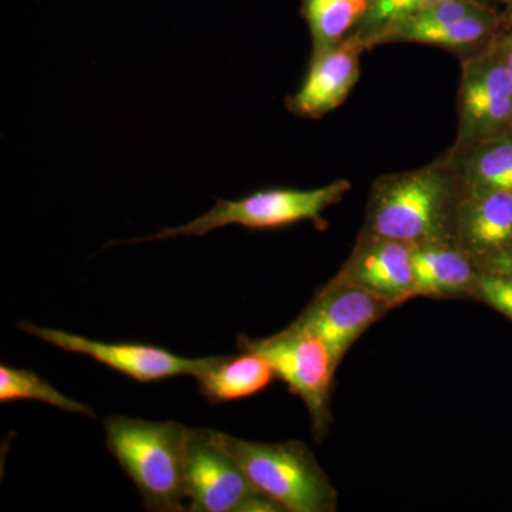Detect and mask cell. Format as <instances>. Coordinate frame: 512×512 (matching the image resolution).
Wrapping results in <instances>:
<instances>
[{
    "label": "cell",
    "mask_w": 512,
    "mask_h": 512,
    "mask_svg": "<svg viewBox=\"0 0 512 512\" xmlns=\"http://www.w3.org/2000/svg\"><path fill=\"white\" fill-rule=\"evenodd\" d=\"M466 184L453 160H443L404 173L377 178L367 202L360 235L404 244L454 241L457 208Z\"/></svg>",
    "instance_id": "cell-1"
},
{
    "label": "cell",
    "mask_w": 512,
    "mask_h": 512,
    "mask_svg": "<svg viewBox=\"0 0 512 512\" xmlns=\"http://www.w3.org/2000/svg\"><path fill=\"white\" fill-rule=\"evenodd\" d=\"M104 430L107 448L136 484L146 510L188 511L185 504L188 427L177 421L111 416L104 420Z\"/></svg>",
    "instance_id": "cell-2"
},
{
    "label": "cell",
    "mask_w": 512,
    "mask_h": 512,
    "mask_svg": "<svg viewBox=\"0 0 512 512\" xmlns=\"http://www.w3.org/2000/svg\"><path fill=\"white\" fill-rule=\"evenodd\" d=\"M220 439L249 481L288 512L338 510V491L301 441L255 443L221 433Z\"/></svg>",
    "instance_id": "cell-3"
},
{
    "label": "cell",
    "mask_w": 512,
    "mask_h": 512,
    "mask_svg": "<svg viewBox=\"0 0 512 512\" xmlns=\"http://www.w3.org/2000/svg\"><path fill=\"white\" fill-rule=\"evenodd\" d=\"M350 187L352 185L348 180H338L315 190L269 188L239 200H217L212 210L188 224L163 229L150 237L127 242L137 244L177 237H202L228 225H241L249 229H275L288 227L296 222L311 221L319 229H325L323 212L339 204L350 191Z\"/></svg>",
    "instance_id": "cell-4"
},
{
    "label": "cell",
    "mask_w": 512,
    "mask_h": 512,
    "mask_svg": "<svg viewBox=\"0 0 512 512\" xmlns=\"http://www.w3.org/2000/svg\"><path fill=\"white\" fill-rule=\"evenodd\" d=\"M238 348L258 353L271 363L276 377L305 403L313 436L322 440L332 421L330 394L339 367L328 345L318 336L288 326L269 338L241 336Z\"/></svg>",
    "instance_id": "cell-5"
},
{
    "label": "cell",
    "mask_w": 512,
    "mask_h": 512,
    "mask_svg": "<svg viewBox=\"0 0 512 512\" xmlns=\"http://www.w3.org/2000/svg\"><path fill=\"white\" fill-rule=\"evenodd\" d=\"M185 493L191 512L284 511L249 481L222 444L220 431L201 427L188 433Z\"/></svg>",
    "instance_id": "cell-6"
},
{
    "label": "cell",
    "mask_w": 512,
    "mask_h": 512,
    "mask_svg": "<svg viewBox=\"0 0 512 512\" xmlns=\"http://www.w3.org/2000/svg\"><path fill=\"white\" fill-rule=\"evenodd\" d=\"M503 20L490 3L451 0L394 20L363 40L367 50L390 43H420L474 55L493 42Z\"/></svg>",
    "instance_id": "cell-7"
},
{
    "label": "cell",
    "mask_w": 512,
    "mask_h": 512,
    "mask_svg": "<svg viewBox=\"0 0 512 512\" xmlns=\"http://www.w3.org/2000/svg\"><path fill=\"white\" fill-rule=\"evenodd\" d=\"M512 121V74L495 40L461 67L457 140L451 156L503 136Z\"/></svg>",
    "instance_id": "cell-8"
},
{
    "label": "cell",
    "mask_w": 512,
    "mask_h": 512,
    "mask_svg": "<svg viewBox=\"0 0 512 512\" xmlns=\"http://www.w3.org/2000/svg\"><path fill=\"white\" fill-rule=\"evenodd\" d=\"M18 329L64 352L92 357L101 365L123 373L138 383L160 382L175 376L195 377L211 362V357L187 359L174 355L160 346L100 342L74 335L66 330L42 328L29 322H19Z\"/></svg>",
    "instance_id": "cell-9"
},
{
    "label": "cell",
    "mask_w": 512,
    "mask_h": 512,
    "mask_svg": "<svg viewBox=\"0 0 512 512\" xmlns=\"http://www.w3.org/2000/svg\"><path fill=\"white\" fill-rule=\"evenodd\" d=\"M392 309L365 289L330 279L289 326L322 339L340 365L356 340Z\"/></svg>",
    "instance_id": "cell-10"
},
{
    "label": "cell",
    "mask_w": 512,
    "mask_h": 512,
    "mask_svg": "<svg viewBox=\"0 0 512 512\" xmlns=\"http://www.w3.org/2000/svg\"><path fill=\"white\" fill-rule=\"evenodd\" d=\"M413 247L359 234L355 249L333 281L365 289L397 308L414 298Z\"/></svg>",
    "instance_id": "cell-11"
},
{
    "label": "cell",
    "mask_w": 512,
    "mask_h": 512,
    "mask_svg": "<svg viewBox=\"0 0 512 512\" xmlns=\"http://www.w3.org/2000/svg\"><path fill=\"white\" fill-rule=\"evenodd\" d=\"M367 50L365 40L348 37L319 55H312L301 89L286 100V106L303 119H322L338 109L360 77V57Z\"/></svg>",
    "instance_id": "cell-12"
},
{
    "label": "cell",
    "mask_w": 512,
    "mask_h": 512,
    "mask_svg": "<svg viewBox=\"0 0 512 512\" xmlns=\"http://www.w3.org/2000/svg\"><path fill=\"white\" fill-rule=\"evenodd\" d=\"M454 241L478 264L510 251L512 192L466 188L457 208Z\"/></svg>",
    "instance_id": "cell-13"
},
{
    "label": "cell",
    "mask_w": 512,
    "mask_h": 512,
    "mask_svg": "<svg viewBox=\"0 0 512 512\" xmlns=\"http://www.w3.org/2000/svg\"><path fill=\"white\" fill-rule=\"evenodd\" d=\"M414 298H474L483 274L474 256L456 242L413 247Z\"/></svg>",
    "instance_id": "cell-14"
},
{
    "label": "cell",
    "mask_w": 512,
    "mask_h": 512,
    "mask_svg": "<svg viewBox=\"0 0 512 512\" xmlns=\"http://www.w3.org/2000/svg\"><path fill=\"white\" fill-rule=\"evenodd\" d=\"M268 360L249 350L238 356H214L210 365L195 376L198 389L208 403L221 404L261 393L275 380Z\"/></svg>",
    "instance_id": "cell-15"
},
{
    "label": "cell",
    "mask_w": 512,
    "mask_h": 512,
    "mask_svg": "<svg viewBox=\"0 0 512 512\" xmlns=\"http://www.w3.org/2000/svg\"><path fill=\"white\" fill-rule=\"evenodd\" d=\"M447 156L456 165L466 188L512 192L511 134L491 138L457 156Z\"/></svg>",
    "instance_id": "cell-16"
},
{
    "label": "cell",
    "mask_w": 512,
    "mask_h": 512,
    "mask_svg": "<svg viewBox=\"0 0 512 512\" xmlns=\"http://www.w3.org/2000/svg\"><path fill=\"white\" fill-rule=\"evenodd\" d=\"M369 0H302L301 15L319 55L348 37L365 18Z\"/></svg>",
    "instance_id": "cell-17"
},
{
    "label": "cell",
    "mask_w": 512,
    "mask_h": 512,
    "mask_svg": "<svg viewBox=\"0 0 512 512\" xmlns=\"http://www.w3.org/2000/svg\"><path fill=\"white\" fill-rule=\"evenodd\" d=\"M22 400L46 403L63 412L82 414L90 419H96V413L92 407L70 399L32 370L0 366V402L12 403L22 402Z\"/></svg>",
    "instance_id": "cell-18"
},
{
    "label": "cell",
    "mask_w": 512,
    "mask_h": 512,
    "mask_svg": "<svg viewBox=\"0 0 512 512\" xmlns=\"http://www.w3.org/2000/svg\"><path fill=\"white\" fill-rule=\"evenodd\" d=\"M446 2H451V0H369V8H367L365 18L352 33H356L357 36L365 39V37L372 35L373 32L389 25L394 20L402 19L404 16L419 12V10ZM478 2L495 5V0H478Z\"/></svg>",
    "instance_id": "cell-19"
},
{
    "label": "cell",
    "mask_w": 512,
    "mask_h": 512,
    "mask_svg": "<svg viewBox=\"0 0 512 512\" xmlns=\"http://www.w3.org/2000/svg\"><path fill=\"white\" fill-rule=\"evenodd\" d=\"M474 298L512 320V275L483 271Z\"/></svg>",
    "instance_id": "cell-20"
},
{
    "label": "cell",
    "mask_w": 512,
    "mask_h": 512,
    "mask_svg": "<svg viewBox=\"0 0 512 512\" xmlns=\"http://www.w3.org/2000/svg\"><path fill=\"white\" fill-rule=\"evenodd\" d=\"M485 272H495V274L512 275V251L501 252V254L491 256L480 264Z\"/></svg>",
    "instance_id": "cell-21"
},
{
    "label": "cell",
    "mask_w": 512,
    "mask_h": 512,
    "mask_svg": "<svg viewBox=\"0 0 512 512\" xmlns=\"http://www.w3.org/2000/svg\"><path fill=\"white\" fill-rule=\"evenodd\" d=\"M495 45H497L498 52H500L504 63L507 64L508 70L512 74V32L508 33L504 39L495 40Z\"/></svg>",
    "instance_id": "cell-22"
},
{
    "label": "cell",
    "mask_w": 512,
    "mask_h": 512,
    "mask_svg": "<svg viewBox=\"0 0 512 512\" xmlns=\"http://www.w3.org/2000/svg\"><path fill=\"white\" fill-rule=\"evenodd\" d=\"M507 20H508V22H510V23H511V25H512V6H510V8H508Z\"/></svg>",
    "instance_id": "cell-23"
},
{
    "label": "cell",
    "mask_w": 512,
    "mask_h": 512,
    "mask_svg": "<svg viewBox=\"0 0 512 512\" xmlns=\"http://www.w3.org/2000/svg\"><path fill=\"white\" fill-rule=\"evenodd\" d=\"M505 3H508V8L512 6V0H504Z\"/></svg>",
    "instance_id": "cell-24"
},
{
    "label": "cell",
    "mask_w": 512,
    "mask_h": 512,
    "mask_svg": "<svg viewBox=\"0 0 512 512\" xmlns=\"http://www.w3.org/2000/svg\"><path fill=\"white\" fill-rule=\"evenodd\" d=\"M508 134H511V136H512V130H511V131H510V133H508Z\"/></svg>",
    "instance_id": "cell-25"
}]
</instances>
